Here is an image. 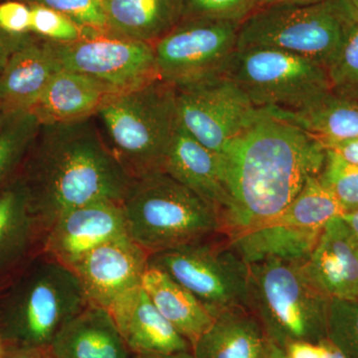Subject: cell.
<instances>
[{"mask_svg":"<svg viewBox=\"0 0 358 358\" xmlns=\"http://www.w3.org/2000/svg\"><path fill=\"white\" fill-rule=\"evenodd\" d=\"M219 157L233 203L225 222L229 234L288 206L308 178L319 176L326 148L303 129L258 109Z\"/></svg>","mask_w":358,"mask_h":358,"instance_id":"obj_1","label":"cell"},{"mask_svg":"<svg viewBox=\"0 0 358 358\" xmlns=\"http://www.w3.org/2000/svg\"><path fill=\"white\" fill-rule=\"evenodd\" d=\"M20 176L42 238L66 212L92 202H120L133 178L93 117L41 124Z\"/></svg>","mask_w":358,"mask_h":358,"instance_id":"obj_2","label":"cell"},{"mask_svg":"<svg viewBox=\"0 0 358 358\" xmlns=\"http://www.w3.org/2000/svg\"><path fill=\"white\" fill-rule=\"evenodd\" d=\"M121 205L127 234L148 254L225 233L215 206L162 171L131 179Z\"/></svg>","mask_w":358,"mask_h":358,"instance_id":"obj_3","label":"cell"},{"mask_svg":"<svg viewBox=\"0 0 358 358\" xmlns=\"http://www.w3.org/2000/svg\"><path fill=\"white\" fill-rule=\"evenodd\" d=\"M88 305L74 271L39 251L0 300V322L23 348L48 350L61 327Z\"/></svg>","mask_w":358,"mask_h":358,"instance_id":"obj_4","label":"cell"},{"mask_svg":"<svg viewBox=\"0 0 358 358\" xmlns=\"http://www.w3.org/2000/svg\"><path fill=\"white\" fill-rule=\"evenodd\" d=\"M96 115L110 150L131 178L162 171L178 122L173 85L157 78L110 96Z\"/></svg>","mask_w":358,"mask_h":358,"instance_id":"obj_5","label":"cell"},{"mask_svg":"<svg viewBox=\"0 0 358 358\" xmlns=\"http://www.w3.org/2000/svg\"><path fill=\"white\" fill-rule=\"evenodd\" d=\"M303 262L273 258L249 265V310L284 350L289 343L327 338L331 299L313 284Z\"/></svg>","mask_w":358,"mask_h":358,"instance_id":"obj_6","label":"cell"},{"mask_svg":"<svg viewBox=\"0 0 358 358\" xmlns=\"http://www.w3.org/2000/svg\"><path fill=\"white\" fill-rule=\"evenodd\" d=\"M357 14L346 0L315 4H270L241 23L237 49L274 48L327 68Z\"/></svg>","mask_w":358,"mask_h":358,"instance_id":"obj_7","label":"cell"},{"mask_svg":"<svg viewBox=\"0 0 358 358\" xmlns=\"http://www.w3.org/2000/svg\"><path fill=\"white\" fill-rule=\"evenodd\" d=\"M212 238L148 254V267L185 287L215 319L227 310H249V265L227 238L224 242Z\"/></svg>","mask_w":358,"mask_h":358,"instance_id":"obj_8","label":"cell"},{"mask_svg":"<svg viewBox=\"0 0 358 358\" xmlns=\"http://www.w3.org/2000/svg\"><path fill=\"white\" fill-rule=\"evenodd\" d=\"M224 75L257 109H301L331 91L326 67L279 49H236Z\"/></svg>","mask_w":358,"mask_h":358,"instance_id":"obj_9","label":"cell"},{"mask_svg":"<svg viewBox=\"0 0 358 358\" xmlns=\"http://www.w3.org/2000/svg\"><path fill=\"white\" fill-rule=\"evenodd\" d=\"M240 25L207 18L181 20L154 44L160 79L179 87L224 75L237 49Z\"/></svg>","mask_w":358,"mask_h":358,"instance_id":"obj_10","label":"cell"},{"mask_svg":"<svg viewBox=\"0 0 358 358\" xmlns=\"http://www.w3.org/2000/svg\"><path fill=\"white\" fill-rule=\"evenodd\" d=\"M63 69L91 78L114 95L159 78L154 44L96 33L72 43H53Z\"/></svg>","mask_w":358,"mask_h":358,"instance_id":"obj_11","label":"cell"},{"mask_svg":"<svg viewBox=\"0 0 358 358\" xmlns=\"http://www.w3.org/2000/svg\"><path fill=\"white\" fill-rule=\"evenodd\" d=\"M174 89L179 124L218 157L247 128L258 110L225 75Z\"/></svg>","mask_w":358,"mask_h":358,"instance_id":"obj_12","label":"cell"},{"mask_svg":"<svg viewBox=\"0 0 358 358\" xmlns=\"http://www.w3.org/2000/svg\"><path fill=\"white\" fill-rule=\"evenodd\" d=\"M127 234L120 202H92L66 212L46 231L40 251L70 268L92 250Z\"/></svg>","mask_w":358,"mask_h":358,"instance_id":"obj_13","label":"cell"},{"mask_svg":"<svg viewBox=\"0 0 358 358\" xmlns=\"http://www.w3.org/2000/svg\"><path fill=\"white\" fill-rule=\"evenodd\" d=\"M148 253L128 236L100 245L72 268L89 303L109 310L122 294L141 286Z\"/></svg>","mask_w":358,"mask_h":358,"instance_id":"obj_14","label":"cell"},{"mask_svg":"<svg viewBox=\"0 0 358 358\" xmlns=\"http://www.w3.org/2000/svg\"><path fill=\"white\" fill-rule=\"evenodd\" d=\"M303 265L327 298L358 300V239L343 216L327 223Z\"/></svg>","mask_w":358,"mask_h":358,"instance_id":"obj_15","label":"cell"},{"mask_svg":"<svg viewBox=\"0 0 358 358\" xmlns=\"http://www.w3.org/2000/svg\"><path fill=\"white\" fill-rule=\"evenodd\" d=\"M61 69L52 42L30 33L0 74V110L4 114L30 112Z\"/></svg>","mask_w":358,"mask_h":358,"instance_id":"obj_16","label":"cell"},{"mask_svg":"<svg viewBox=\"0 0 358 358\" xmlns=\"http://www.w3.org/2000/svg\"><path fill=\"white\" fill-rule=\"evenodd\" d=\"M108 310L133 355L192 352L189 341L159 313L141 286L122 294Z\"/></svg>","mask_w":358,"mask_h":358,"instance_id":"obj_17","label":"cell"},{"mask_svg":"<svg viewBox=\"0 0 358 358\" xmlns=\"http://www.w3.org/2000/svg\"><path fill=\"white\" fill-rule=\"evenodd\" d=\"M162 171L215 206L226 222L233 203L222 162L217 155L192 138L179 122L167 150Z\"/></svg>","mask_w":358,"mask_h":358,"instance_id":"obj_18","label":"cell"},{"mask_svg":"<svg viewBox=\"0 0 358 358\" xmlns=\"http://www.w3.org/2000/svg\"><path fill=\"white\" fill-rule=\"evenodd\" d=\"M48 352L51 358L133 357L109 310L92 303L61 327Z\"/></svg>","mask_w":358,"mask_h":358,"instance_id":"obj_19","label":"cell"},{"mask_svg":"<svg viewBox=\"0 0 358 358\" xmlns=\"http://www.w3.org/2000/svg\"><path fill=\"white\" fill-rule=\"evenodd\" d=\"M112 95L114 94L107 87L95 80L61 69L30 112L41 124L81 121L96 115Z\"/></svg>","mask_w":358,"mask_h":358,"instance_id":"obj_20","label":"cell"},{"mask_svg":"<svg viewBox=\"0 0 358 358\" xmlns=\"http://www.w3.org/2000/svg\"><path fill=\"white\" fill-rule=\"evenodd\" d=\"M322 231L301 229L267 220L229 233L227 240L248 265L273 258L306 261Z\"/></svg>","mask_w":358,"mask_h":358,"instance_id":"obj_21","label":"cell"},{"mask_svg":"<svg viewBox=\"0 0 358 358\" xmlns=\"http://www.w3.org/2000/svg\"><path fill=\"white\" fill-rule=\"evenodd\" d=\"M268 343L251 310L236 308L214 319L192 346L194 358H264Z\"/></svg>","mask_w":358,"mask_h":358,"instance_id":"obj_22","label":"cell"},{"mask_svg":"<svg viewBox=\"0 0 358 358\" xmlns=\"http://www.w3.org/2000/svg\"><path fill=\"white\" fill-rule=\"evenodd\" d=\"M42 235L20 176L0 189V274L25 260Z\"/></svg>","mask_w":358,"mask_h":358,"instance_id":"obj_23","label":"cell"},{"mask_svg":"<svg viewBox=\"0 0 358 358\" xmlns=\"http://www.w3.org/2000/svg\"><path fill=\"white\" fill-rule=\"evenodd\" d=\"M110 32L155 44L182 20L183 0H103Z\"/></svg>","mask_w":358,"mask_h":358,"instance_id":"obj_24","label":"cell"},{"mask_svg":"<svg viewBox=\"0 0 358 358\" xmlns=\"http://www.w3.org/2000/svg\"><path fill=\"white\" fill-rule=\"evenodd\" d=\"M298 127L322 145L333 141L358 138V102L333 91L296 110L264 109Z\"/></svg>","mask_w":358,"mask_h":358,"instance_id":"obj_25","label":"cell"},{"mask_svg":"<svg viewBox=\"0 0 358 358\" xmlns=\"http://www.w3.org/2000/svg\"><path fill=\"white\" fill-rule=\"evenodd\" d=\"M141 287L159 313L192 346L213 322L214 317L188 289L159 268H147Z\"/></svg>","mask_w":358,"mask_h":358,"instance_id":"obj_26","label":"cell"},{"mask_svg":"<svg viewBox=\"0 0 358 358\" xmlns=\"http://www.w3.org/2000/svg\"><path fill=\"white\" fill-rule=\"evenodd\" d=\"M343 215L345 210L338 200L322 185L317 176H313L308 179L288 206L268 220L301 229L322 231L331 219Z\"/></svg>","mask_w":358,"mask_h":358,"instance_id":"obj_27","label":"cell"},{"mask_svg":"<svg viewBox=\"0 0 358 358\" xmlns=\"http://www.w3.org/2000/svg\"><path fill=\"white\" fill-rule=\"evenodd\" d=\"M40 126L31 112L8 113L0 117V189L20 176Z\"/></svg>","mask_w":358,"mask_h":358,"instance_id":"obj_28","label":"cell"},{"mask_svg":"<svg viewBox=\"0 0 358 358\" xmlns=\"http://www.w3.org/2000/svg\"><path fill=\"white\" fill-rule=\"evenodd\" d=\"M327 71L331 91L358 102V17L346 28L343 43Z\"/></svg>","mask_w":358,"mask_h":358,"instance_id":"obj_29","label":"cell"},{"mask_svg":"<svg viewBox=\"0 0 358 358\" xmlns=\"http://www.w3.org/2000/svg\"><path fill=\"white\" fill-rule=\"evenodd\" d=\"M317 178L338 200L345 214L358 209V166L326 150V160Z\"/></svg>","mask_w":358,"mask_h":358,"instance_id":"obj_30","label":"cell"},{"mask_svg":"<svg viewBox=\"0 0 358 358\" xmlns=\"http://www.w3.org/2000/svg\"><path fill=\"white\" fill-rule=\"evenodd\" d=\"M327 338L345 358H358V300H331Z\"/></svg>","mask_w":358,"mask_h":358,"instance_id":"obj_31","label":"cell"},{"mask_svg":"<svg viewBox=\"0 0 358 358\" xmlns=\"http://www.w3.org/2000/svg\"><path fill=\"white\" fill-rule=\"evenodd\" d=\"M31 23L30 33L39 38L53 43H72L78 40L96 34L78 25L64 14L41 4H30Z\"/></svg>","mask_w":358,"mask_h":358,"instance_id":"obj_32","label":"cell"},{"mask_svg":"<svg viewBox=\"0 0 358 358\" xmlns=\"http://www.w3.org/2000/svg\"><path fill=\"white\" fill-rule=\"evenodd\" d=\"M263 0H183L182 20L207 18L241 24L260 7Z\"/></svg>","mask_w":358,"mask_h":358,"instance_id":"obj_33","label":"cell"},{"mask_svg":"<svg viewBox=\"0 0 358 358\" xmlns=\"http://www.w3.org/2000/svg\"><path fill=\"white\" fill-rule=\"evenodd\" d=\"M64 14L78 25L96 33H110L103 0H33Z\"/></svg>","mask_w":358,"mask_h":358,"instance_id":"obj_34","label":"cell"},{"mask_svg":"<svg viewBox=\"0 0 358 358\" xmlns=\"http://www.w3.org/2000/svg\"><path fill=\"white\" fill-rule=\"evenodd\" d=\"M31 6L16 0L0 2V30L13 36L30 34Z\"/></svg>","mask_w":358,"mask_h":358,"instance_id":"obj_35","label":"cell"},{"mask_svg":"<svg viewBox=\"0 0 358 358\" xmlns=\"http://www.w3.org/2000/svg\"><path fill=\"white\" fill-rule=\"evenodd\" d=\"M288 358H326L320 343H292L285 348Z\"/></svg>","mask_w":358,"mask_h":358,"instance_id":"obj_36","label":"cell"},{"mask_svg":"<svg viewBox=\"0 0 358 358\" xmlns=\"http://www.w3.org/2000/svg\"><path fill=\"white\" fill-rule=\"evenodd\" d=\"M324 147L326 150H333L345 162L358 166V138L333 141L326 143Z\"/></svg>","mask_w":358,"mask_h":358,"instance_id":"obj_37","label":"cell"},{"mask_svg":"<svg viewBox=\"0 0 358 358\" xmlns=\"http://www.w3.org/2000/svg\"><path fill=\"white\" fill-rule=\"evenodd\" d=\"M28 35V34H27ZM24 36H13V35L6 34L0 30V74L6 65L7 61L10 57L11 54L15 51V49L24 40Z\"/></svg>","mask_w":358,"mask_h":358,"instance_id":"obj_38","label":"cell"},{"mask_svg":"<svg viewBox=\"0 0 358 358\" xmlns=\"http://www.w3.org/2000/svg\"><path fill=\"white\" fill-rule=\"evenodd\" d=\"M264 358H288L287 357L286 350L277 343H273L268 339L267 348H266Z\"/></svg>","mask_w":358,"mask_h":358,"instance_id":"obj_39","label":"cell"},{"mask_svg":"<svg viewBox=\"0 0 358 358\" xmlns=\"http://www.w3.org/2000/svg\"><path fill=\"white\" fill-rule=\"evenodd\" d=\"M131 358H194L192 352L171 353V355H136Z\"/></svg>","mask_w":358,"mask_h":358,"instance_id":"obj_40","label":"cell"},{"mask_svg":"<svg viewBox=\"0 0 358 358\" xmlns=\"http://www.w3.org/2000/svg\"><path fill=\"white\" fill-rule=\"evenodd\" d=\"M320 343L322 345V348H324V352H326V358H345L343 357V353L339 352L338 348H336L329 339H324V341H320Z\"/></svg>","mask_w":358,"mask_h":358,"instance_id":"obj_41","label":"cell"},{"mask_svg":"<svg viewBox=\"0 0 358 358\" xmlns=\"http://www.w3.org/2000/svg\"><path fill=\"white\" fill-rule=\"evenodd\" d=\"M327 0H263L262 6L270 4L289 3V4H315Z\"/></svg>","mask_w":358,"mask_h":358,"instance_id":"obj_42","label":"cell"},{"mask_svg":"<svg viewBox=\"0 0 358 358\" xmlns=\"http://www.w3.org/2000/svg\"><path fill=\"white\" fill-rule=\"evenodd\" d=\"M343 220L350 226V229L355 233L358 239V209L357 210L346 213L343 216Z\"/></svg>","mask_w":358,"mask_h":358,"instance_id":"obj_43","label":"cell"},{"mask_svg":"<svg viewBox=\"0 0 358 358\" xmlns=\"http://www.w3.org/2000/svg\"><path fill=\"white\" fill-rule=\"evenodd\" d=\"M346 1L348 2V4L352 7V10L355 11L358 17V0H346Z\"/></svg>","mask_w":358,"mask_h":358,"instance_id":"obj_44","label":"cell"},{"mask_svg":"<svg viewBox=\"0 0 358 358\" xmlns=\"http://www.w3.org/2000/svg\"><path fill=\"white\" fill-rule=\"evenodd\" d=\"M3 114H4V113H3V112H2V110H0V117H2V115H3Z\"/></svg>","mask_w":358,"mask_h":358,"instance_id":"obj_45","label":"cell"},{"mask_svg":"<svg viewBox=\"0 0 358 358\" xmlns=\"http://www.w3.org/2000/svg\"><path fill=\"white\" fill-rule=\"evenodd\" d=\"M22 358H25V357H22Z\"/></svg>","mask_w":358,"mask_h":358,"instance_id":"obj_46","label":"cell"}]
</instances>
